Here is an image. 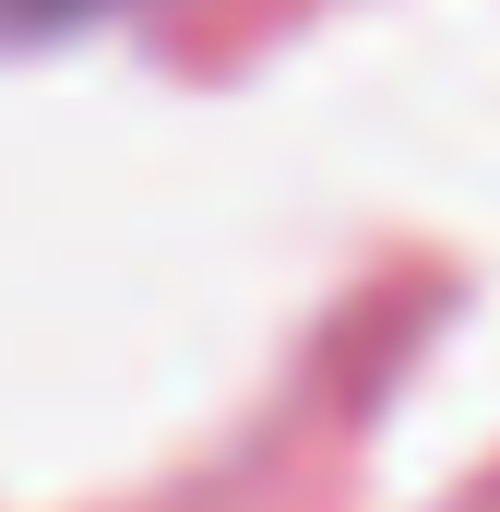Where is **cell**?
<instances>
[{"mask_svg":"<svg viewBox=\"0 0 500 512\" xmlns=\"http://www.w3.org/2000/svg\"><path fill=\"white\" fill-rule=\"evenodd\" d=\"M108 0H0V36H48V24H84Z\"/></svg>","mask_w":500,"mask_h":512,"instance_id":"obj_1","label":"cell"}]
</instances>
